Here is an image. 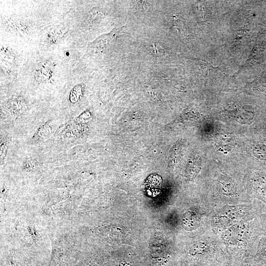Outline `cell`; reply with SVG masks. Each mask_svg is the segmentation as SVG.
Listing matches in <instances>:
<instances>
[{"label": "cell", "instance_id": "5", "mask_svg": "<svg viewBox=\"0 0 266 266\" xmlns=\"http://www.w3.org/2000/svg\"><path fill=\"white\" fill-rule=\"evenodd\" d=\"M249 264L253 266H266V234L261 238L256 252Z\"/></svg>", "mask_w": 266, "mask_h": 266}, {"label": "cell", "instance_id": "3", "mask_svg": "<svg viewBox=\"0 0 266 266\" xmlns=\"http://www.w3.org/2000/svg\"><path fill=\"white\" fill-rule=\"evenodd\" d=\"M265 206L255 199L249 203L216 207L212 216L211 229L219 235L226 228L253 215Z\"/></svg>", "mask_w": 266, "mask_h": 266}, {"label": "cell", "instance_id": "10", "mask_svg": "<svg viewBox=\"0 0 266 266\" xmlns=\"http://www.w3.org/2000/svg\"><path fill=\"white\" fill-rule=\"evenodd\" d=\"M239 266H253L252 265L249 263H242Z\"/></svg>", "mask_w": 266, "mask_h": 266}, {"label": "cell", "instance_id": "1", "mask_svg": "<svg viewBox=\"0 0 266 266\" xmlns=\"http://www.w3.org/2000/svg\"><path fill=\"white\" fill-rule=\"evenodd\" d=\"M266 206L233 224L220 234L233 266L248 263L266 233Z\"/></svg>", "mask_w": 266, "mask_h": 266}, {"label": "cell", "instance_id": "7", "mask_svg": "<svg viewBox=\"0 0 266 266\" xmlns=\"http://www.w3.org/2000/svg\"><path fill=\"white\" fill-rule=\"evenodd\" d=\"M82 87L80 85L75 86L71 90L69 95V100L75 103L80 99L82 95Z\"/></svg>", "mask_w": 266, "mask_h": 266}, {"label": "cell", "instance_id": "9", "mask_svg": "<svg viewBox=\"0 0 266 266\" xmlns=\"http://www.w3.org/2000/svg\"><path fill=\"white\" fill-rule=\"evenodd\" d=\"M89 117L90 116L89 112H84L76 119V122L78 123L85 122Z\"/></svg>", "mask_w": 266, "mask_h": 266}, {"label": "cell", "instance_id": "2", "mask_svg": "<svg viewBox=\"0 0 266 266\" xmlns=\"http://www.w3.org/2000/svg\"><path fill=\"white\" fill-rule=\"evenodd\" d=\"M192 266H232L219 235L210 230L190 247L187 252Z\"/></svg>", "mask_w": 266, "mask_h": 266}, {"label": "cell", "instance_id": "11", "mask_svg": "<svg viewBox=\"0 0 266 266\" xmlns=\"http://www.w3.org/2000/svg\"></svg>", "mask_w": 266, "mask_h": 266}, {"label": "cell", "instance_id": "4", "mask_svg": "<svg viewBox=\"0 0 266 266\" xmlns=\"http://www.w3.org/2000/svg\"><path fill=\"white\" fill-rule=\"evenodd\" d=\"M250 179V187L253 199L257 200L266 206V171H255Z\"/></svg>", "mask_w": 266, "mask_h": 266}, {"label": "cell", "instance_id": "8", "mask_svg": "<svg viewBox=\"0 0 266 266\" xmlns=\"http://www.w3.org/2000/svg\"><path fill=\"white\" fill-rule=\"evenodd\" d=\"M50 127L47 126L42 127L39 130L38 133V135L40 137L45 138L49 136L50 134L51 131Z\"/></svg>", "mask_w": 266, "mask_h": 266}, {"label": "cell", "instance_id": "6", "mask_svg": "<svg viewBox=\"0 0 266 266\" xmlns=\"http://www.w3.org/2000/svg\"><path fill=\"white\" fill-rule=\"evenodd\" d=\"M123 27L114 29L109 34L100 37L93 43V48L99 51L104 50L112 41L116 38Z\"/></svg>", "mask_w": 266, "mask_h": 266}]
</instances>
